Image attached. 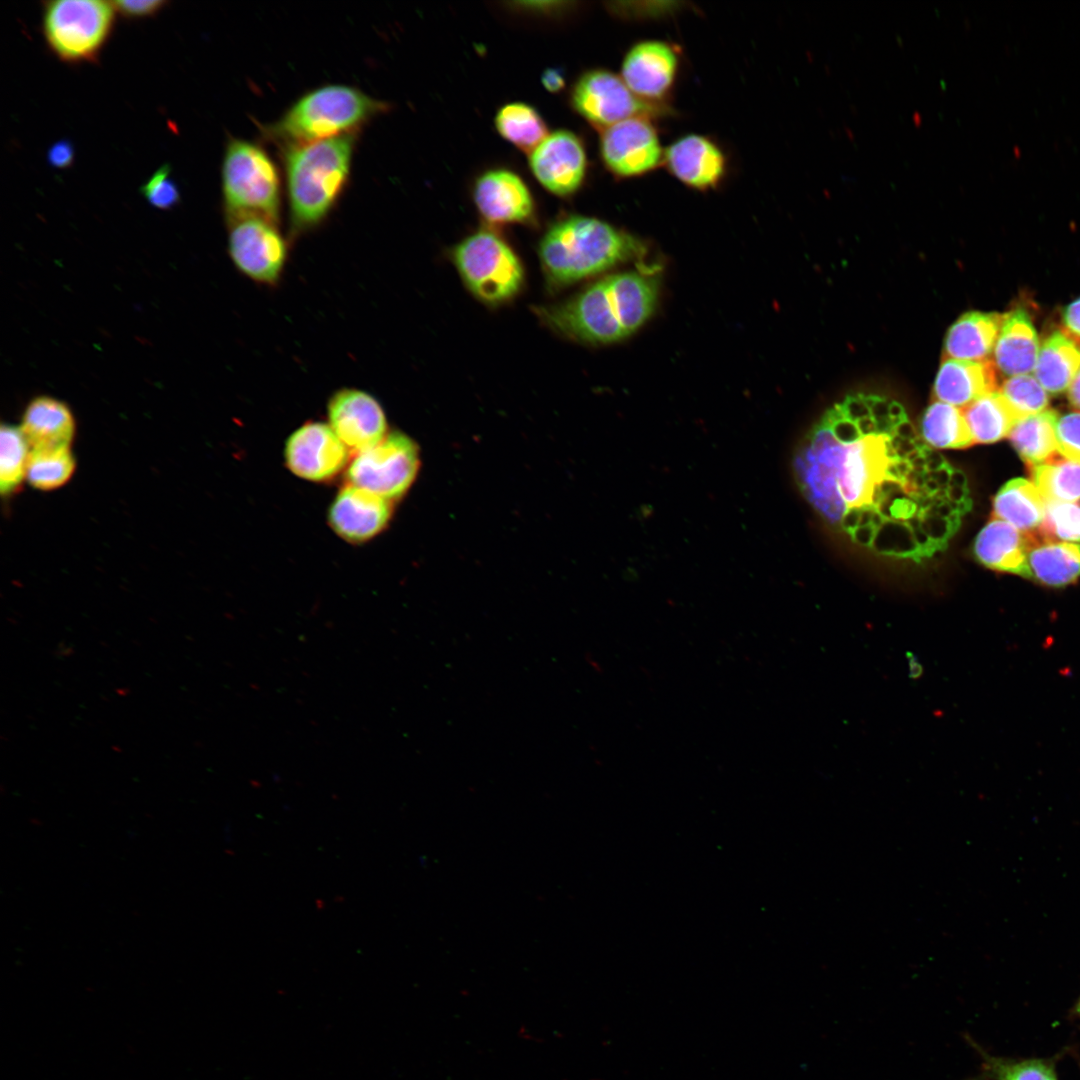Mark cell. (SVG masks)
<instances>
[{
  "instance_id": "36",
  "label": "cell",
  "mask_w": 1080,
  "mask_h": 1080,
  "mask_svg": "<svg viewBox=\"0 0 1080 1080\" xmlns=\"http://www.w3.org/2000/svg\"><path fill=\"white\" fill-rule=\"evenodd\" d=\"M1033 537L1036 543L1080 541V504L1046 501L1044 519Z\"/></svg>"
},
{
  "instance_id": "40",
  "label": "cell",
  "mask_w": 1080,
  "mask_h": 1080,
  "mask_svg": "<svg viewBox=\"0 0 1080 1080\" xmlns=\"http://www.w3.org/2000/svg\"><path fill=\"white\" fill-rule=\"evenodd\" d=\"M112 3L117 14L126 19L152 17L168 5L165 0H117Z\"/></svg>"
},
{
  "instance_id": "20",
  "label": "cell",
  "mask_w": 1080,
  "mask_h": 1080,
  "mask_svg": "<svg viewBox=\"0 0 1080 1080\" xmlns=\"http://www.w3.org/2000/svg\"><path fill=\"white\" fill-rule=\"evenodd\" d=\"M1035 544L1031 534L994 518L978 533L973 552L990 569L1030 578L1028 558Z\"/></svg>"
},
{
  "instance_id": "28",
  "label": "cell",
  "mask_w": 1080,
  "mask_h": 1080,
  "mask_svg": "<svg viewBox=\"0 0 1080 1080\" xmlns=\"http://www.w3.org/2000/svg\"><path fill=\"white\" fill-rule=\"evenodd\" d=\"M961 410L976 443H993L1009 436L1021 420L1000 391L988 393Z\"/></svg>"
},
{
  "instance_id": "18",
  "label": "cell",
  "mask_w": 1080,
  "mask_h": 1080,
  "mask_svg": "<svg viewBox=\"0 0 1080 1080\" xmlns=\"http://www.w3.org/2000/svg\"><path fill=\"white\" fill-rule=\"evenodd\" d=\"M391 515L389 500L350 485L336 496L329 509V523L335 532L352 543L364 542L378 534Z\"/></svg>"
},
{
  "instance_id": "31",
  "label": "cell",
  "mask_w": 1080,
  "mask_h": 1080,
  "mask_svg": "<svg viewBox=\"0 0 1080 1080\" xmlns=\"http://www.w3.org/2000/svg\"><path fill=\"white\" fill-rule=\"evenodd\" d=\"M495 123L505 139L526 151H533L548 135L539 113L524 103L503 106L496 115Z\"/></svg>"
},
{
  "instance_id": "13",
  "label": "cell",
  "mask_w": 1080,
  "mask_h": 1080,
  "mask_svg": "<svg viewBox=\"0 0 1080 1080\" xmlns=\"http://www.w3.org/2000/svg\"><path fill=\"white\" fill-rule=\"evenodd\" d=\"M329 426L346 447L357 452L380 442L387 434V422L380 403L371 394L343 388L328 402Z\"/></svg>"
},
{
  "instance_id": "26",
  "label": "cell",
  "mask_w": 1080,
  "mask_h": 1080,
  "mask_svg": "<svg viewBox=\"0 0 1080 1080\" xmlns=\"http://www.w3.org/2000/svg\"><path fill=\"white\" fill-rule=\"evenodd\" d=\"M1046 501L1035 485L1023 478L1005 483L993 499V515L1021 532L1031 534L1041 525Z\"/></svg>"
},
{
  "instance_id": "14",
  "label": "cell",
  "mask_w": 1080,
  "mask_h": 1080,
  "mask_svg": "<svg viewBox=\"0 0 1080 1080\" xmlns=\"http://www.w3.org/2000/svg\"><path fill=\"white\" fill-rule=\"evenodd\" d=\"M284 455L294 474L307 480L322 481L332 478L344 467L348 449L329 425L310 422L289 436Z\"/></svg>"
},
{
  "instance_id": "42",
  "label": "cell",
  "mask_w": 1080,
  "mask_h": 1080,
  "mask_svg": "<svg viewBox=\"0 0 1080 1080\" xmlns=\"http://www.w3.org/2000/svg\"><path fill=\"white\" fill-rule=\"evenodd\" d=\"M1062 321L1069 334L1080 338V297L1063 309Z\"/></svg>"
},
{
  "instance_id": "10",
  "label": "cell",
  "mask_w": 1080,
  "mask_h": 1080,
  "mask_svg": "<svg viewBox=\"0 0 1080 1080\" xmlns=\"http://www.w3.org/2000/svg\"><path fill=\"white\" fill-rule=\"evenodd\" d=\"M419 467L415 443L402 433L387 434L376 445L358 452L347 471L351 485L387 500L402 496Z\"/></svg>"
},
{
  "instance_id": "37",
  "label": "cell",
  "mask_w": 1080,
  "mask_h": 1080,
  "mask_svg": "<svg viewBox=\"0 0 1080 1080\" xmlns=\"http://www.w3.org/2000/svg\"><path fill=\"white\" fill-rule=\"evenodd\" d=\"M1000 393L1020 419L1045 411L1049 403L1046 390L1035 376L1029 374L1009 377L1003 382Z\"/></svg>"
},
{
  "instance_id": "23",
  "label": "cell",
  "mask_w": 1080,
  "mask_h": 1080,
  "mask_svg": "<svg viewBox=\"0 0 1080 1080\" xmlns=\"http://www.w3.org/2000/svg\"><path fill=\"white\" fill-rule=\"evenodd\" d=\"M1004 315L971 311L961 315L948 329L943 359L988 360L995 347Z\"/></svg>"
},
{
  "instance_id": "8",
  "label": "cell",
  "mask_w": 1080,
  "mask_h": 1080,
  "mask_svg": "<svg viewBox=\"0 0 1080 1080\" xmlns=\"http://www.w3.org/2000/svg\"><path fill=\"white\" fill-rule=\"evenodd\" d=\"M452 256L465 285L482 301H506L523 283L519 258L503 239L490 231L468 236L454 248Z\"/></svg>"
},
{
  "instance_id": "33",
  "label": "cell",
  "mask_w": 1080,
  "mask_h": 1080,
  "mask_svg": "<svg viewBox=\"0 0 1080 1080\" xmlns=\"http://www.w3.org/2000/svg\"><path fill=\"white\" fill-rule=\"evenodd\" d=\"M74 468L75 459L69 446L31 449L26 478L36 489L52 490L64 485Z\"/></svg>"
},
{
  "instance_id": "2",
  "label": "cell",
  "mask_w": 1080,
  "mask_h": 1080,
  "mask_svg": "<svg viewBox=\"0 0 1080 1080\" xmlns=\"http://www.w3.org/2000/svg\"><path fill=\"white\" fill-rule=\"evenodd\" d=\"M659 296L656 271L634 270L607 275L575 296L541 311L557 332L590 344H610L629 337L653 314Z\"/></svg>"
},
{
  "instance_id": "30",
  "label": "cell",
  "mask_w": 1080,
  "mask_h": 1080,
  "mask_svg": "<svg viewBox=\"0 0 1080 1080\" xmlns=\"http://www.w3.org/2000/svg\"><path fill=\"white\" fill-rule=\"evenodd\" d=\"M919 435L929 447L940 449H961L974 444L962 410L939 401L923 412Z\"/></svg>"
},
{
  "instance_id": "5",
  "label": "cell",
  "mask_w": 1080,
  "mask_h": 1080,
  "mask_svg": "<svg viewBox=\"0 0 1080 1080\" xmlns=\"http://www.w3.org/2000/svg\"><path fill=\"white\" fill-rule=\"evenodd\" d=\"M388 104L346 84H326L301 95L284 113L263 128L264 136L279 149L358 129Z\"/></svg>"
},
{
  "instance_id": "34",
  "label": "cell",
  "mask_w": 1080,
  "mask_h": 1080,
  "mask_svg": "<svg viewBox=\"0 0 1080 1080\" xmlns=\"http://www.w3.org/2000/svg\"><path fill=\"white\" fill-rule=\"evenodd\" d=\"M969 1042L982 1059L984 1076L991 1080H1058L1053 1059L996 1057Z\"/></svg>"
},
{
  "instance_id": "15",
  "label": "cell",
  "mask_w": 1080,
  "mask_h": 1080,
  "mask_svg": "<svg viewBox=\"0 0 1080 1080\" xmlns=\"http://www.w3.org/2000/svg\"><path fill=\"white\" fill-rule=\"evenodd\" d=\"M678 67V54L672 45L660 40H644L627 51L620 76L640 99L658 104L671 91Z\"/></svg>"
},
{
  "instance_id": "27",
  "label": "cell",
  "mask_w": 1080,
  "mask_h": 1080,
  "mask_svg": "<svg viewBox=\"0 0 1080 1080\" xmlns=\"http://www.w3.org/2000/svg\"><path fill=\"white\" fill-rule=\"evenodd\" d=\"M1030 578L1050 587H1063L1080 577V544L1042 542L1029 552Z\"/></svg>"
},
{
  "instance_id": "44",
  "label": "cell",
  "mask_w": 1080,
  "mask_h": 1080,
  "mask_svg": "<svg viewBox=\"0 0 1080 1080\" xmlns=\"http://www.w3.org/2000/svg\"><path fill=\"white\" fill-rule=\"evenodd\" d=\"M1068 399L1075 408L1080 410V370L1068 388Z\"/></svg>"
},
{
  "instance_id": "35",
  "label": "cell",
  "mask_w": 1080,
  "mask_h": 1080,
  "mask_svg": "<svg viewBox=\"0 0 1080 1080\" xmlns=\"http://www.w3.org/2000/svg\"><path fill=\"white\" fill-rule=\"evenodd\" d=\"M0 489L9 495L26 477L29 444L20 428L2 424L0 431Z\"/></svg>"
},
{
  "instance_id": "41",
  "label": "cell",
  "mask_w": 1080,
  "mask_h": 1080,
  "mask_svg": "<svg viewBox=\"0 0 1080 1080\" xmlns=\"http://www.w3.org/2000/svg\"><path fill=\"white\" fill-rule=\"evenodd\" d=\"M73 160V145L66 140L54 143L48 150V162L55 168H67L71 166Z\"/></svg>"
},
{
  "instance_id": "6",
  "label": "cell",
  "mask_w": 1080,
  "mask_h": 1080,
  "mask_svg": "<svg viewBox=\"0 0 1080 1080\" xmlns=\"http://www.w3.org/2000/svg\"><path fill=\"white\" fill-rule=\"evenodd\" d=\"M221 179L226 218L256 215L279 222L280 174L261 145L231 137L225 147Z\"/></svg>"
},
{
  "instance_id": "19",
  "label": "cell",
  "mask_w": 1080,
  "mask_h": 1080,
  "mask_svg": "<svg viewBox=\"0 0 1080 1080\" xmlns=\"http://www.w3.org/2000/svg\"><path fill=\"white\" fill-rule=\"evenodd\" d=\"M474 201L489 222H523L534 209L531 193L515 173L498 169L481 175L474 186Z\"/></svg>"
},
{
  "instance_id": "22",
  "label": "cell",
  "mask_w": 1080,
  "mask_h": 1080,
  "mask_svg": "<svg viewBox=\"0 0 1080 1080\" xmlns=\"http://www.w3.org/2000/svg\"><path fill=\"white\" fill-rule=\"evenodd\" d=\"M1038 353V334L1027 311L1005 314L994 347L995 366L1005 375L1026 374L1035 369Z\"/></svg>"
},
{
  "instance_id": "38",
  "label": "cell",
  "mask_w": 1080,
  "mask_h": 1080,
  "mask_svg": "<svg viewBox=\"0 0 1080 1080\" xmlns=\"http://www.w3.org/2000/svg\"><path fill=\"white\" fill-rule=\"evenodd\" d=\"M141 193L154 208L169 210L180 202V191L168 164L159 167L142 185Z\"/></svg>"
},
{
  "instance_id": "45",
  "label": "cell",
  "mask_w": 1080,
  "mask_h": 1080,
  "mask_svg": "<svg viewBox=\"0 0 1080 1080\" xmlns=\"http://www.w3.org/2000/svg\"><path fill=\"white\" fill-rule=\"evenodd\" d=\"M1073 1014L1080 1018V997L1073 1007Z\"/></svg>"
},
{
  "instance_id": "3",
  "label": "cell",
  "mask_w": 1080,
  "mask_h": 1080,
  "mask_svg": "<svg viewBox=\"0 0 1080 1080\" xmlns=\"http://www.w3.org/2000/svg\"><path fill=\"white\" fill-rule=\"evenodd\" d=\"M358 132L281 149L291 231L322 224L348 183Z\"/></svg>"
},
{
  "instance_id": "43",
  "label": "cell",
  "mask_w": 1080,
  "mask_h": 1080,
  "mask_svg": "<svg viewBox=\"0 0 1080 1080\" xmlns=\"http://www.w3.org/2000/svg\"><path fill=\"white\" fill-rule=\"evenodd\" d=\"M544 88L550 92H557L564 87L565 81L562 72L550 68L543 72L541 78Z\"/></svg>"
},
{
  "instance_id": "9",
  "label": "cell",
  "mask_w": 1080,
  "mask_h": 1080,
  "mask_svg": "<svg viewBox=\"0 0 1080 1080\" xmlns=\"http://www.w3.org/2000/svg\"><path fill=\"white\" fill-rule=\"evenodd\" d=\"M226 219L228 252L234 266L258 284L276 285L288 259V243L279 222L256 215Z\"/></svg>"
},
{
  "instance_id": "7",
  "label": "cell",
  "mask_w": 1080,
  "mask_h": 1080,
  "mask_svg": "<svg viewBox=\"0 0 1080 1080\" xmlns=\"http://www.w3.org/2000/svg\"><path fill=\"white\" fill-rule=\"evenodd\" d=\"M116 15L112 1H45L43 36L48 48L61 61L95 62L112 34Z\"/></svg>"
},
{
  "instance_id": "24",
  "label": "cell",
  "mask_w": 1080,
  "mask_h": 1080,
  "mask_svg": "<svg viewBox=\"0 0 1080 1080\" xmlns=\"http://www.w3.org/2000/svg\"><path fill=\"white\" fill-rule=\"evenodd\" d=\"M20 429L31 449L69 446L75 433V421L64 402L50 396H38L26 406Z\"/></svg>"
},
{
  "instance_id": "25",
  "label": "cell",
  "mask_w": 1080,
  "mask_h": 1080,
  "mask_svg": "<svg viewBox=\"0 0 1080 1080\" xmlns=\"http://www.w3.org/2000/svg\"><path fill=\"white\" fill-rule=\"evenodd\" d=\"M1080 370V341L1068 332L1055 330L1039 349L1035 377L1052 395L1068 390Z\"/></svg>"
},
{
  "instance_id": "46",
  "label": "cell",
  "mask_w": 1080,
  "mask_h": 1080,
  "mask_svg": "<svg viewBox=\"0 0 1080 1080\" xmlns=\"http://www.w3.org/2000/svg\"><path fill=\"white\" fill-rule=\"evenodd\" d=\"M913 120L917 125H919L921 123V115L918 112H915L913 114Z\"/></svg>"
},
{
  "instance_id": "16",
  "label": "cell",
  "mask_w": 1080,
  "mask_h": 1080,
  "mask_svg": "<svg viewBox=\"0 0 1080 1080\" xmlns=\"http://www.w3.org/2000/svg\"><path fill=\"white\" fill-rule=\"evenodd\" d=\"M530 168L536 179L550 192L568 195L582 184L587 159L580 139L570 131L558 130L530 153Z\"/></svg>"
},
{
  "instance_id": "32",
  "label": "cell",
  "mask_w": 1080,
  "mask_h": 1080,
  "mask_svg": "<svg viewBox=\"0 0 1080 1080\" xmlns=\"http://www.w3.org/2000/svg\"><path fill=\"white\" fill-rule=\"evenodd\" d=\"M1032 483L1045 501L1073 502L1080 500V464L1053 459L1030 466Z\"/></svg>"
},
{
  "instance_id": "12",
  "label": "cell",
  "mask_w": 1080,
  "mask_h": 1080,
  "mask_svg": "<svg viewBox=\"0 0 1080 1080\" xmlns=\"http://www.w3.org/2000/svg\"><path fill=\"white\" fill-rule=\"evenodd\" d=\"M600 153L608 170L621 178L643 176L664 159L658 133L646 117L630 118L604 129Z\"/></svg>"
},
{
  "instance_id": "29",
  "label": "cell",
  "mask_w": 1080,
  "mask_h": 1080,
  "mask_svg": "<svg viewBox=\"0 0 1080 1080\" xmlns=\"http://www.w3.org/2000/svg\"><path fill=\"white\" fill-rule=\"evenodd\" d=\"M1058 414L1045 410L1019 420L1009 434L1018 455L1030 466L1055 459Z\"/></svg>"
},
{
  "instance_id": "1",
  "label": "cell",
  "mask_w": 1080,
  "mask_h": 1080,
  "mask_svg": "<svg viewBox=\"0 0 1080 1080\" xmlns=\"http://www.w3.org/2000/svg\"><path fill=\"white\" fill-rule=\"evenodd\" d=\"M915 433L898 402L849 395L800 441L792 462L795 482L817 514L852 540L872 507L876 487Z\"/></svg>"
},
{
  "instance_id": "39",
  "label": "cell",
  "mask_w": 1080,
  "mask_h": 1080,
  "mask_svg": "<svg viewBox=\"0 0 1080 1080\" xmlns=\"http://www.w3.org/2000/svg\"><path fill=\"white\" fill-rule=\"evenodd\" d=\"M1057 451L1071 462L1080 464V412L1067 413L1056 425Z\"/></svg>"
},
{
  "instance_id": "11",
  "label": "cell",
  "mask_w": 1080,
  "mask_h": 1080,
  "mask_svg": "<svg viewBox=\"0 0 1080 1080\" xmlns=\"http://www.w3.org/2000/svg\"><path fill=\"white\" fill-rule=\"evenodd\" d=\"M571 100L583 118L603 130L630 118H650L664 112L658 104L636 96L621 76L604 69L584 73L574 85Z\"/></svg>"
},
{
  "instance_id": "17",
  "label": "cell",
  "mask_w": 1080,
  "mask_h": 1080,
  "mask_svg": "<svg viewBox=\"0 0 1080 1080\" xmlns=\"http://www.w3.org/2000/svg\"><path fill=\"white\" fill-rule=\"evenodd\" d=\"M663 162L682 184L700 191L718 186L727 168L722 149L699 134H688L674 141L664 151Z\"/></svg>"
},
{
  "instance_id": "21",
  "label": "cell",
  "mask_w": 1080,
  "mask_h": 1080,
  "mask_svg": "<svg viewBox=\"0 0 1080 1080\" xmlns=\"http://www.w3.org/2000/svg\"><path fill=\"white\" fill-rule=\"evenodd\" d=\"M998 377L990 360L966 361L943 359L932 395L935 401L964 408L978 398L996 391Z\"/></svg>"
},
{
  "instance_id": "4",
  "label": "cell",
  "mask_w": 1080,
  "mask_h": 1080,
  "mask_svg": "<svg viewBox=\"0 0 1080 1080\" xmlns=\"http://www.w3.org/2000/svg\"><path fill=\"white\" fill-rule=\"evenodd\" d=\"M645 247L632 235L593 217L574 215L545 233L539 257L547 278L568 285L639 258Z\"/></svg>"
}]
</instances>
